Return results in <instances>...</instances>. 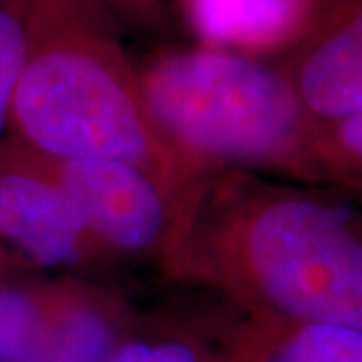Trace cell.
Instances as JSON below:
<instances>
[{
    "label": "cell",
    "mask_w": 362,
    "mask_h": 362,
    "mask_svg": "<svg viewBox=\"0 0 362 362\" xmlns=\"http://www.w3.org/2000/svg\"><path fill=\"white\" fill-rule=\"evenodd\" d=\"M165 269L245 315L362 329V214L317 186L219 172Z\"/></svg>",
    "instance_id": "6da1fadb"
},
{
    "label": "cell",
    "mask_w": 362,
    "mask_h": 362,
    "mask_svg": "<svg viewBox=\"0 0 362 362\" xmlns=\"http://www.w3.org/2000/svg\"><path fill=\"white\" fill-rule=\"evenodd\" d=\"M7 132L54 163L136 165L195 200L214 177L170 146L144 99L139 69L81 0H35L33 42Z\"/></svg>",
    "instance_id": "7a4b0ae2"
},
{
    "label": "cell",
    "mask_w": 362,
    "mask_h": 362,
    "mask_svg": "<svg viewBox=\"0 0 362 362\" xmlns=\"http://www.w3.org/2000/svg\"><path fill=\"white\" fill-rule=\"evenodd\" d=\"M139 81L158 129L193 168L273 170L308 184L317 122L280 62L202 45L156 57Z\"/></svg>",
    "instance_id": "3957f363"
},
{
    "label": "cell",
    "mask_w": 362,
    "mask_h": 362,
    "mask_svg": "<svg viewBox=\"0 0 362 362\" xmlns=\"http://www.w3.org/2000/svg\"><path fill=\"white\" fill-rule=\"evenodd\" d=\"M132 334L111 287L78 278L0 285V362H106Z\"/></svg>",
    "instance_id": "277c9868"
},
{
    "label": "cell",
    "mask_w": 362,
    "mask_h": 362,
    "mask_svg": "<svg viewBox=\"0 0 362 362\" xmlns=\"http://www.w3.org/2000/svg\"><path fill=\"white\" fill-rule=\"evenodd\" d=\"M54 175L78 216L111 259L170 262L198 200L181 195L148 170L122 160H64Z\"/></svg>",
    "instance_id": "5b68a950"
},
{
    "label": "cell",
    "mask_w": 362,
    "mask_h": 362,
    "mask_svg": "<svg viewBox=\"0 0 362 362\" xmlns=\"http://www.w3.org/2000/svg\"><path fill=\"white\" fill-rule=\"evenodd\" d=\"M0 247L42 269L113 262L78 216L52 160L12 139L0 141Z\"/></svg>",
    "instance_id": "8992f818"
},
{
    "label": "cell",
    "mask_w": 362,
    "mask_h": 362,
    "mask_svg": "<svg viewBox=\"0 0 362 362\" xmlns=\"http://www.w3.org/2000/svg\"><path fill=\"white\" fill-rule=\"evenodd\" d=\"M280 66L315 122L362 113V0H339L325 12L317 7Z\"/></svg>",
    "instance_id": "52a82bcc"
},
{
    "label": "cell",
    "mask_w": 362,
    "mask_h": 362,
    "mask_svg": "<svg viewBox=\"0 0 362 362\" xmlns=\"http://www.w3.org/2000/svg\"><path fill=\"white\" fill-rule=\"evenodd\" d=\"M188 21L207 47L243 54L292 47L317 12L315 0H186Z\"/></svg>",
    "instance_id": "ba28073f"
},
{
    "label": "cell",
    "mask_w": 362,
    "mask_h": 362,
    "mask_svg": "<svg viewBox=\"0 0 362 362\" xmlns=\"http://www.w3.org/2000/svg\"><path fill=\"white\" fill-rule=\"evenodd\" d=\"M221 362H362V329L243 320Z\"/></svg>",
    "instance_id": "9c48e42d"
},
{
    "label": "cell",
    "mask_w": 362,
    "mask_h": 362,
    "mask_svg": "<svg viewBox=\"0 0 362 362\" xmlns=\"http://www.w3.org/2000/svg\"><path fill=\"white\" fill-rule=\"evenodd\" d=\"M308 186L362 195V113L317 122L308 156Z\"/></svg>",
    "instance_id": "30bf717a"
},
{
    "label": "cell",
    "mask_w": 362,
    "mask_h": 362,
    "mask_svg": "<svg viewBox=\"0 0 362 362\" xmlns=\"http://www.w3.org/2000/svg\"><path fill=\"white\" fill-rule=\"evenodd\" d=\"M35 0H0V141L10 122V106L21 69L31 52Z\"/></svg>",
    "instance_id": "8fae6325"
},
{
    "label": "cell",
    "mask_w": 362,
    "mask_h": 362,
    "mask_svg": "<svg viewBox=\"0 0 362 362\" xmlns=\"http://www.w3.org/2000/svg\"><path fill=\"white\" fill-rule=\"evenodd\" d=\"M106 362H216L202 346L184 337L129 334Z\"/></svg>",
    "instance_id": "7c38bea8"
},
{
    "label": "cell",
    "mask_w": 362,
    "mask_h": 362,
    "mask_svg": "<svg viewBox=\"0 0 362 362\" xmlns=\"http://www.w3.org/2000/svg\"><path fill=\"white\" fill-rule=\"evenodd\" d=\"M81 3L88 7V10L92 14H97V12H104L108 10L111 12V7L115 10V7H122V10H129V7H141L144 3H148V0H81Z\"/></svg>",
    "instance_id": "4fadbf2b"
},
{
    "label": "cell",
    "mask_w": 362,
    "mask_h": 362,
    "mask_svg": "<svg viewBox=\"0 0 362 362\" xmlns=\"http://www.w3.org/2000/svg\"><path fill=\"white\" fill-rule=\"evenodd\" d=\"M14 264H21V262L14 255H10V252H7L5 247H0V285H5L7 275L12 273Z\"/></svg>",
    "instance_id": "5bb4252c"
}]
</instances>
